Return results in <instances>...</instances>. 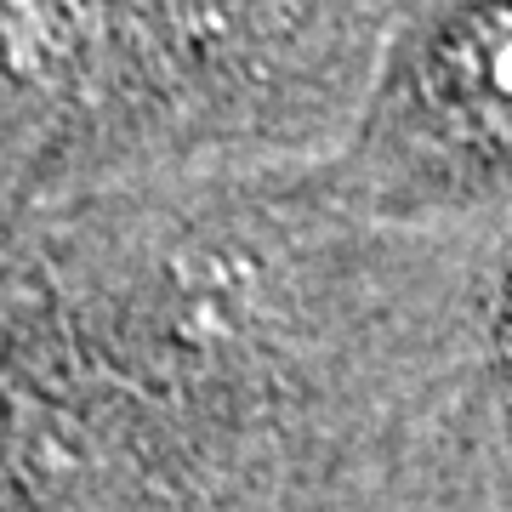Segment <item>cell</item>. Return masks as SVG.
I'll return each instance as SVG.
<instances>
[{"mask_svg":"<svg viewBox=\"0 0 512 512\" xmlns=\"http://www.w3.org/2000/svg\"><path fill=\"white\" fill-rule=\"evenodd\" d=\"M348 171L376 211L512 200V0H421Z\"/></svg>","mask_w":512,"mask_h":512,"instance_id":"obj_1","label":"cell"}]
</instances>
